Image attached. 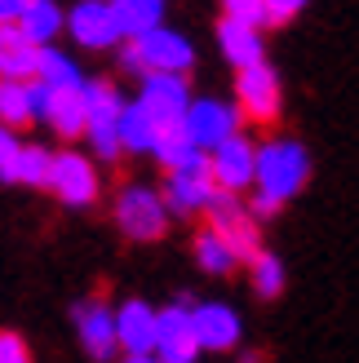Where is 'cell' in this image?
Wrapping results in <instances>:
<instances>
[{"label":"cell","mask_w":359,"mask_h":363,"mask_svg":"<svg viewBox=\"0 0 359 363\" xmlns=\"http://www.w3.org/2000/svg\"><path fill=\"white\" fill-rule=\"evenodd\" d=\"M218 182H209V177H187V173H169V191H165V204L169 213L177 217H187V213H200L209 204V195Z\"/></svg>","instance_id":"cell-19"},{"label":"cell","mask_w":359,"mask_h":363,"mask_svg":"<svg viewBox=\"0 0 359 363\" xmlns=\"http://www.w3.org/2000/svg\"><path fill=\"white\" fill-rule=\"evenodd\" d=\"M306 177H311V160L297 142H271V147L258 151V177L253 182H258L262 195H271L284 204V199H293L306 186Z\"/></svg>","instance_id":"cell-1"},{"label":"cell","mask_w":359,"mask_h":363,"mask_svg":"<svg viewBox=\"0 0 359 363\" xmlns=\"http://www.w3.org/2000/svg\"><path fill=\"white\" fill-rule=\"evenodd\" d=\"M248 275H253V293L258 297H280V288H284V266L280 257H271V252H258L253 262H248Z\"/></svg>","instance_id":"cell-25"},{"label":"cell","mask_w":359,"mask_h":363,"mask_svg":"<svg viewBox=\"0 0 359 363\" xmlns=\"http://www.w3.org/2000/svg\"><path fill=\"white\" fill-rule=\"evenodd\" d=\"M209 160H213V182L226 186V191H240V186H248V182L258 177V151L236 133L222 138Z\"/></svg>","instance_id":"cell-12"},{"label":"cell","mask_w":359,"mask_h":363,"mask_svg":"<svg viewBox=\"0 0 359 363\" xmlns=\"http://www.w3.org/2000/svg\"><path fill=\"white\" fill-rule=\"evenodd\" d=\"M138 102H142V111L155 120V133L182 124L187 120V84H182V71H147Z\"/></svg>","instance_id":"cell-6"},{"label":"cell","mask_w":359,"mask_h":363,"mask_svg":"<svg viewBox=\"0 0 359 363\" xmlns=\"http://www.w3.org/2000/svg\"><path fill=\"white\" fill-rule=\"evenodd\" d=\"M116 341L124 346V354H129L133 363L151 359L155 354V311L142 301H124L116 311Z\"/></svg>","instance_id":"cell-11"},{"label":"cell","mask_w":359,"mask_h":363,"mask_svg":"<svg viewBox=\"0 0 359 363\" xmlns=\"http://www.w3.org/2000/svg\"><path fill=\"white\" fill-rule=\"evenodd\" d=\"M0 120H5L9 129H23V124L35 120L31 84L27 80H0Z\"/></svg>","instance_id":"cell-21"},{"label":"cell","mask_w":359,"mask_h":363,"mask_svg":"<svg viewBox=\"0 0 359 363\" xmlns=\"http://www.w3.org/2000/svg\"><path fill=\"white\" fill-rule=\"evenodd\" d=\"M18 155H23V142L13 138L9 124H0V182H18Z\"/></svg>","instance_id":"cell-28"},{"label":"cell","mask_w":359,"mask_h":363,"mask_svg":"<svg viewBox=\"0 0 359 363\" xmlns=\"http://www.w3.org/2000/svg\"><path fill=\"white\" fill-rule=\"evenodd\" d=\"M49 191L58 195L62 204H71V208H89L98 199V173H94V164H89L84 155L62 151V155H53Z\"/></svg>","instance_id":"cell-8"},{"label":"cell","mask_w":359,"mask_h":363,"mask_svg":"<svg viewBox=\"0 0 359 363\" xmlns=\"http://www.w3.org/2000/svg\"><path fill=\"white\" fill-rule=\"evenodd\" d=\"M195 257H200V266L213 270V275H226V270L236 266V252H231L222 244V235H213V230H204L200 240H195Z\"/></svg>","instance_id":"cell-26"},{"label":"cell","mask_w":359,"mask_h":363,"mask_svg":"<svg viewBox=\"0 0 359 363\" xmlns=\"http://www.w3.org/2000/svg\"><path fill=\"white\" fill-rule=\"evenodd\" d=\"M187 133H191L195 147L213 151L222 138L236 133V111L226 102H191L187 106Z\"/></svg>","instance_id":"cell-15"},{"label":"cell","mask_w":359,"mask_h":363,"mask_svg":"<svg viewBox=\"0 0 359 363\" xmlns=\"http://www.w3.org/2000/svg\"><path fill=\"white\" fill-rule=\"evenodd\" d=\"M116 222H120V230L129 235V240L151 244L169 226V204L155 191H147V186H129V191H120V199H116Z\"/></svg>","instance_id":"cell-5"},{"label":"cell","mask_w":359,"mask_h":363,"mask_svg":"<svg viewBox=\"0 0 359 363\" xmlns=\"http://www.w3.org/2000/svg\"><path fill=\"white\" fill-rule=\"evenodd\" d=\"M67 31L76 35L84 49H111L120 40L116 9L106 5V0H80V5L67 13Z\"/></svg>","instance_id":"cell-10"},{"label":"cell","mask_w":359,"mask_h":363,"mask_svg":"<svg viewBox=\"0 0 359 363\" xmlns=\"http://www.w3.org/2000/svg\"><path fill=\"white\" fill-rule=\"evenodd\" d=\"M31 0H0V23H18Z\"/></svg>","instance_id":"cell-32"},{"label":"cell","mask_w":359,"mask_h":363,"mask_svg":"<svg viewBox=\"0 0 359 363\" xmlns=\"http://www.w3.org/2000/svg\"><path fill=\"white\" fill-rule=\"evenodd\" d=\"M191 62H195V49L177 31H165V27H151L133 45H124V71H138V76H147V71H187Z\"/></svg>","instance_id":"cell-3"},{"label":"cell","mask_w":359,"mask_h":363,"mask_svg":"<svg viewBox=\"0 0 359 363\" xmlns=\"http://www.w3.org/2000/svg\"><path fill=\"white\" fill-rule=\"evenodd\" d=\"M18 23H23V31L31 35V40L49 45L53 35L62 31V9L53 5V0H31V5L23 9V18H18Z\"/></svg>","instance_id":"cell-23"},{"label":"cell","mask_w":359,"mask_h":363,"mask_svg":"<svg viewBox=\"0 0 359 363\" xmlns=\"http://www.w3.org/2000/svg\"><path fill=\"white\" fill-rule=\"evenodd\" d=\"M76 328H80V341L94 359H111L116 354V311L102 301H84L76 306Z\"/></svg>","instance_id":"cell-16"},{"label":"cell","mask_w":359,"mask_h":363,"mask_svg":"<svg viewBox=\"0 0 359 363\" xmlns=\"http://www.w3.org/2000/svg\"><path fill=\"white\" fill-rule=\"evenodd\" d=\"M35 76H40L45 84H80L76 62H71L62 49H49V45H40V62H35Z\"/></svg>","instance_id":"cell-24"},{"label":"cell","mask_w":359,"mask_h":363,"mask_svg":"<svg viewBox=\"0 0 359 363\" xmlns=\"http://www.w3.org/2000/svg\"><path fill=\"white\" fill-rule=\"evenodd\" d=\"M306 0H266V23H289Z\"/></svg>","instance_id":"cell-31"},{"label":"cell","mask_w":359,"mask_h":363,"mask_svg":"<svg viewBox=\"0 0 359 363\" xmlns=\"http://www.w3.org/2000/svg\"><path fill=\"white\" fill-rule=\"evenodd\" d=\"M49 169H53V155L45 147H23V155H18V182H27V186H49Z\"/></svg>","instance_id":"cell-27"},{"label":"cell","mask_w":359,"mask_h":363,"mask_svg":"<svg viewBox=\"0 0 359 363\" xmlns=\"http://www.w3.org/2000/svg\"><path fill=\"white\" fill-rule=\"evenodd\" d=\"M191 323H195V337H200V350H231L240 341V319L226 306H195Z\"/></svg>","instance_id":"cell-17"},{"label":"cell","mask_w":359,"mask_h":363,"mask_svg":"<svg viewBox=\"0 0 359 363\" xmlns=\"http://www.w3.org/2000/svg\"><path fill=\"white\" fill-rule=\"evenodd\" d=\"M40 62V40H31L23 23H0V80H31Z\"/></svg>","instance_id":"cell-13"},{"label":"cell","mask_w":359,"mask_h":363,"mask_svg":"<svg viewBox=\"0 0 359 363\" xmlns=\"http://www.w3.org/2000/svg\"><path fill=\"white\" fill-rule=\"evenodd\" d=\"M31 350H27V341L18 337V333H0V363H27Z\"/></svg>","instance_id":"cell-30"},{"label":"cell","mask_w":359,"mask_h":363,"mask_svg":"<svg viewBox=\"0 0 359 363\" xmlns=\"http://www.w3.org/2000/svg\"><path fill=\"white\" fill-rule=\"evenodd\" d=\"M226 18H240V23H253L262 27L266 23V0H222Z\"/></svg>","instance_id":"cell-29"},{"label":"cell","mask_w":359,"mask_h":363,"mask_svg":"<svg viewBox=\"0 0 359 363\" xmlns=\"http://www.w3.org/2000/svg\"><path fill=\"white\" fill-rule=\"evenodd\" d=\"M116 9V23H120V35H147L151 27H160V18H165V0H111Z\"/></svg>","instance_id":"cell-20"},{"label":"cell","mask_w":359,"mask_h":363,"mask_svg":"<svg viewBox=\"0 0 359 363\" xmlns=\"http://www.w3.org/2000/svg\"><path fill=\"white\" fill-rule=\"evenodd\" d=\"M120 142L124 151H155V120L142 111V102L120 111Z\"/></svg>","instance_id":"cell-22"},{"label":"cell","mask_w":359,"mask_h":363,"mask_svg":"<svg viewBox=\"0 0 359 363\" xmlns=\"http://www.w3.org/2000/svg\"><path fill=\"white\" fill-rule=\"evenodd\" d=\"M236 94H240V111L253 124H275L280 120V80H275V71L266 62L240 67Z\"/></svg>","instance_id":"cell-7"},{"label":"cell","mask_w":359,"mask_h":363,"mask_svg":"<svg viewBox=\"0 0 359 363\" xmlns=\"http://www.w3.org/2000/svg\"><path fill=\"white\" fill-rule=\"evenodd\" d=\"M204 213H209V230L213 235H222V244L236 252V262H253L258 257V226H253V217L244 213V204L236 199V191H226V186H213V195H209V204H204Z\"/></svg>","instance_id":"cell-2"},{"label":"cell","mask_w":359,"mask_h":363,"mask_svg":"<svg viewBox=\"0 0 359 363\" xmlns=\"http://www.w3.org/2000/svg\"><path fill=\"white\" fill-rule=\"evenodd\" d=\"M84 111H89V142H94V151L102 160H116L124 151V142H120V94L106 80H89L84 84Z\"/></svg>","instance_id":"cell-4"},{"label":"cell","mask_w":359,"mask_h":363,"mask_svg":"<svg viewBox=\"0 0 359 363\" xmlns=\"http://www.w3.org/2000/svg\"><path fill=\"white\" fill-rule=\"evenodd\" d=\"M155 354L169 363H191L200 354V337H195L187 306H169V311L155 315Z\"/></svg>","instance_id":"cell-9"},{"label":"cell","mask_w":359,"mask_h":363,"mask_svg":"<svg viewBox=\"0 0 359 363\" xmlns=\"http://www.w3.org/2000/svg\"><path fill=\"white\" fill-rule=\"evenodd\" d=\"M45 120L53 124L58 138H80L89 129V111H84V80L80 84H49V111Z\"/></svg>","instance_id":"cell-14"},{"label":"cell","mask_w":359,"mask_h":363,"mask_svg":"<svg viewBox=\"0 0 359 363\" xmlns=\"http://www.w3.org/2000/svg\"><path fill=\"white\" fill-rule=\"evenodd\" d=\"M218 45L226 53V62L231 67H253L262 62V35L253 23H240V18H222V27H218Z\"/></svg>","instance_id":"cell-18"}]
</instances>
